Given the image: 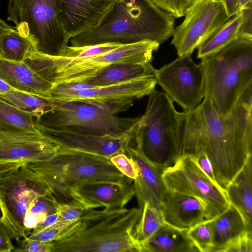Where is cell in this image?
I'll use <instances>...</instances> for the list:
<instances>
[{"label": "cell", "mask_w": 252, "mask_h": 252, "mask_svg": "<svg viewBox=\"0 0 252 252\" xmlns=\"http://www.w3.org/2000/svg\"><path fill=\"white\" fill-rule=\"evenodd\" d=\"M199 106L204 118L202 150L217 184L225 190L252 156V86L228 116L220 115L206 97Z\"/></svg>", "instance_id": "1"}, {"label": "cell", "mask_w": 252, "mask_h": 252, "mask_svg": "<svg viewBox=\"0 0 252 252\" xmlns=\"http://www.w3.org/2000/svg\"><path fill=\"white\" fill-rule=\"evenodd\" d=\"M175 18L149 0H118L96 26L69 42L75 47L144 40L161 44L172 36Z\"/></svg>", "instance_id": "2"}, {"label": "cell", "mask_w": 252, "mask_h": 252, "mask_svg": "<svg viewBox=\"0 0 252 252\" xmlns=\"http://www.w3.org/2000/svg\"><path fill=\"white\" fill-rule=\"evenodd\" d=\"M139 208L87 209L59 239L52 252H143L133 235Z\"/></svg>", "instance_id": "3"}, {"label": "cell", "mask_w": 252, "mask_h": 252, "mask_svg": "<svg viewBox=\"0 0 252 252\" xmlns=\"http://www.w3.org/2000/svg\"><path fill=\"white\" fill-rule=\"evenodd\" d=\"M200 63L205 74V97L220 115L228 116L252 86V40L237 38Z\"/></svg>", "instance_id": "4"}, {"label": "cell", "mask_w": 252, "mask_h": 252, "mask_svg": "<svg viewBox=\"0 0 252 252\" xmlns=\"http://www.w3.org/2000/svg\"><path fill=\"white\" fill-rule=\"evenodd\" d=\"M159 44L144 40L122 45L110 51L91 57L70 58L33 51L24 62L40 76L53 84L82 82L102 69L118 63H151Z\"/></svg>", "instance_id": "5"}, {"label": "cell", "mask_w": 252, "mask_h": 252, "mask_svg": "<svg viewBox=\"0 0 252 252\" xmlns=\"http://www.w3.org/2000/svg\"><path fill=\"white\" fill-rule=\"evenodd\" d=\"M26 164L48 184L59 202H66L68 191L83 183L127 180L109 158L60 148L47 159Z\"/></svg>", "instance_id": "6"}, {"label": "cell", "mask_w": 252, "mask_h": 252, "mask_svg": "<svg viewBox=\"0 0 252 252\" xmlns=\"http://www.w3.org/2000/svg\"><path fill=\"white\" fill-rule=\"evenodd\" d=\"M149 95L145 113L139 117L134 139L148 159L162 172L178 158V111L165 92L155 90Z\"/></svg>", "instance_id": "7"}, {"label": "cell", "mask_w": 252, "mask_h": 252, "mask_svg": "<svg viewBox=\"0 0 252 252\" xmlns=\"http://www.w3.org/2000/svg\"><path fill=\"white\" fill-rule=\"evenodd\" d=\"M8 18L45 54L61 56L68 46L61 18L60 0H9Z\"/></svg>", "instance_id": "8"}, {"label": "cell", "mask_w": 252, "mask_h": 252, "mask_svg": "<svg viewBox=\"0 0 252 252\" xmlns=\"http://www.w3.org/2000/svg\"><path fill=\"white\" fill-rule=\"evenodd\" d=\"M47 100L53 109L36 119V123L50 128L119 136L125 133L139 120V117H120L111 111L84 102Z\"/></svg>", "instance_id": "9"}, {"label": "cell", "mask_w": 252, "mask_h": 252, "mask_svg": "<svg viewBox=\"0 0 252 252\" xmlns=\"http://www.w3.org/2000/svg\"><path fill=\"white\" fill-rule=\"evenodd\" d=\"M52 193L48 184L25 163L0 173L2 221L12 239L27 237L23 224L26 211L35 198Z\"/></svg>", "instance_id": "10"}, {"label": "cell", "mask_w": 252, "mask_h": 252, "mask_svg": "<svg viewBox=\"0 0 252 252\" xmlns=\"http://www.w3.org/2000/svg\"><path fill=\"white\" fill-rule=\"evenodd\" d=\"M161 177L167 189L203 202L206 220L214 219L230 205L225 191L209 178L193 156H181L172 166L162 171Z\"/></svg>", "instance_id": "11"}, {"label": "cell", "mask_w": 252, "mask_h": 252, "mask_svg": "<svg viewBox=\"0 0 252 252\" xmlns=\"http://www.w3.org/2000/svg\"><path fill=\"white\" fill-rule=\"evenodd\" d=\"M155 78L164 92L184 111L198 107L205 97V74L191 55L180 56L156 69Z\"/></svg>", "instance_id": "12"}, {"label": "cell", "mask_w": 252, "mask_h": 252, "mask_svg": "<svg viewBox=\"0 0 252 252\" xmlns=\"http://www.w3.org/2000/svg\"><path fill=\"white\" fill-rule=\"evenodd\" d=\"M184 16L171 41L179 57L191 55L230 19L220 0H196Z\"/></svg>", "instance_id": "13"}, {"label": "cell", "mask_w": 252, "mask_h": 252, "mask_svg": "<svg viewBox=\"0 0 252 252\" xmlns=\"http://www.w3.org/2000/svg\"><path fill=\"white\" fill-rule=\"evenodd\" d=\"M157 84L155 76H145L115 84L84 88L57 100L84 102L117 114L127 110L135 100L150 94Z\"/></svg>", "instance_id": "14"}, {"label": "cell", "mask_w": 252, "mask_h": 252, "mask_svg": "<svg viewBox=\"0 0 252 252\" xmlns=\"http://www.w3.org/2000/svg\"><path fill=\"white\" fill-rule=\"evenodd\" d=\"M137 124L119 136L81 133L37 126L40 132L60 149L110 159L117 154L126 153V149L134 138Z\"/></svg>", "instance_id": "15"}, {"label": "cell", "mask_w": 252, "mask_h": 252, "mask_svg": "<svg viewBox=\"0 0 252 252\" xmlns=\"http://www.w3.org/2000/svg\"><path fill=\"white\" fill-rule=\"evenodd\" d=\"M123 182L94 181L83 183L68 192L66 202L77 203L86 209L104 207L107 210L125 208L135 195L133 185Z\"/></svg>", "instance_id": "16"}, {"label": "cell", "mask_w": 252, "mask_h": 252, "mask_svg": "<svg viewBox=\"0 0 252 252\" xmlns=\"http://www.w3.org/2000/svg\"><path fill=\"white\" fill-rule=\"evenodd\" d=\"M59 147L41 132L20 133L0 131V161L44 160L54 155Z\"/></svg>", "instance_id": "17"}, {"label": "cell", "mask_w": 252, "mask_h": 252, "mask_svg": "<svg viewBox=\"0 0 252 252\" xmlns=\"http://www.w3.org/2000/svg\"><path fill=\"white\" fill-rule=\"evenodd\" d=\"M118 0H60L61 20L69 39L96 26Z\"/></svg>", "instance_id": "18"}, {"label": "cell", "mask_w": 252, "mask_h": 252, "mask_svg": "<svg viewBox=\"0 0 252 252\" xmlns=\"http://www.w3.org/2000/svg\"><path fill=\"white\" fill-rule=\"evenodd\" d=\"M165 222L188 230L206 220V206L200 199L166 189L161 200Z\"/></svg>", "instance_id": "19"}, {"label": "cell", "mask_w": 252, "mask_h": 252, "mask_svg": "<svg viewBox=\"0 0 252 252\" xmlns=\"http://www.w3.org/2000/svg\"><path fill=\"white\" fill-rule=\"evenodd\" d=\"M0 78L13 89L47 99L53 86L33 71L25 62L0 57Z\"/></svg>", "instance_id": "20"}, {"label": "cell", "mask_w": 252, "mask_h": 252, "mask_svg": "<svg viewBox=\"0 0 252 252\" xmlns=\"http://www.w3.org/2000/svg\"><path fill=\"white\" fill-rule=\"evenodd\" d=\"M204 118L200 107L178 112L176 140L178 158L183 155L194 157L202 151Z\"/></svg>", "instance_id": "21"}, {"label": "cell", "mask_w": 252, "mask_h": 252, "mask_svg": "<svg viewBox=\"0 0 252 252\" xmlns=\"http://www.w3.org/2000/svg\"><path fill=\"white\" fill-rule=\"evenodd\" d=\"M252 169L251 156L225 189L229 203L240 212L250 231L252 228Z\"/></svg>", "instance_id": "22"}, {"label": "cell", "mask_w": 252, "mask_h": 252, "mask_svg": "<svg viewBox=\"0 0 252 252\" xmlns=\"http://www.w3.org/2000/svg\"><path fill=\"white\" fill-rule=\"evenodd\" d=\"M187 230L164 222L141 244L143 252H199L188 236Z\"/></svg>", "instance_id": "23"}, {"label": "cell", "mask_w": 252, "mask_h": 252, "mask_svg": "<svg viewBox=\"0 0 252 252\" xmlns=\"http://www.w3.org/2000/svg\"><path fill=\"white\" fill-rule=\"evenodd\" d=\"M156 69L151 63H118L109 65L82 81L93 86H103L145 76L155 77Z\"/></svg>", "instance_id": "24"}, {"label": "cell", "mask_w": 252, "mask_h": 252, "mask_svg": "<svg viewBox=\"0 0 252 252\" xmlns=\"http://www.w3.org/2000/svg\"><path fill=\"white\" fill-rule=\"evenodd\" d=\"M211 223L213 244L212 252H220L232 239L249 230L240 212L230 203L224 212L212 219Z\"/></svg>", "instance_id": "25"}, {"label": "cell", "mask_w": 252, "mask_h": 252, "mask_svg": "<svg viewBox=\"0 0 252 252\" xmlns=\"http://www.w3.org/2000/svg\"><path fill=\"white\" fill-rule=\"evenodd\" d=\"M0 131L20 133H40L35 118L0 98Z\"/></svg>", "instance_id": "26"}, {"label": "cell", "mask_w": 252, "mask_h": 252, "mask_svg": "<svg viewBox=\"0 0 252 252\" xmlns=\"http://www.w3.org/2000/svg\"><path fill=\"white\" fill-rule=\"evenodd\" d=\"M36 49L34 42L14 27L0 34V57L2 58L24 62Z\"/></svg>", "instance_id": "27"}, {"label": "cell", "mask_w": 252, "mask_h": 252, "mask_svg": "<svg viewBox=\"0 0 252 252\" xmlns=\"http://www.w3.org/2000/svg\"><path fill=\"white\" fill-rule=\"evenodd\" d=\"M126 154L135 163L138 176L160 200L166 189L161 177L162 172L148 159L136 144L134 147L129 145Z\"/></svg>", "instance_id": "28"}, {"label": "cell", "mask_w": 252, "mask_h": 252, "mask_svg": "<svg viewBox=\"0 0 252 252\" xmlns=\"http://www.w3.org/2000/svg\"><path fill=\"white\" fill-rule=\"evenodd\" d=\"M240 20L239 11L197 48V58L202 59L210 56L237 39Z\"/></svg>", "instance_id": "29"}, {"label": "cell", "mask_w": 252, "mask_h": 252, "mask_svg": "<svg viewBox=\"0 0 252 252\" xmlns=\"http://www.w3.org/2000/svg\"><path fill=\"white\" fill-rule=\"evenodd\" d=\"M140 215L134 230L133 235L140 243L149 239L164 222L161 206L137 199Z\"/></svg>", "instance_id": "30"}, {"label": "cell", "mask_w": 252, "mask_h": 252, "mask_svg": "<svg viewBox=\"0 0 252 252\" xmlns=\"http://www.w3.org/2000/svg\"><path fill=\"white\" fill-rule=\"evenodd\" d=\"M0 98L18 109L32 115L35 120L53 109L48 100L15 89L0 94Z\"/></svg>", "instance_id": "31"}, {"label": "cell", "mask_w": 252, "mask_h": 252, "mask_svg": "<svg viewBox=\"0 0 252 252\" xmlns=\"http://www.w3.org/2000/svg\"><path fill=\"white\" fill-rule=\"evenodd\" d=\"M58 202L52 193L39 196L31 202L23 220L27 236L44 219L57 212Z\"/></svg>", "instance_id": "32"}, {"label": "cell", "mask_w": 252, "mask_h": 252, "mask_svg": "<svg viewBox=\"0 0 252 252\" xmlns=\"http://www.w3.org/2000/svg\"><path fill=\"white\" fill-rule=\"evenodd\" d=\"M211 220H205L189 229L187 234L199 252H212L213 247Z\"/></svg>", "instance_id": "33"}, {"label": "cell", "mask_w": 252, "mask_h": 252, "mask_svg": "<svg viewBox=\"0 0 252 252\" xmlns=\"http://www.w3.org/2000/svg\"><path fill=\"white\" fill-rule=\"evenodd\" d=\"M121 45H122L113 43H107L80 47L68 45L61 56L70 58L91 57L110 51Z\"/></svg>", "instance_id": "34"}, {"label": "cell", "mask_w": 252, "mask_h": 252, "mask_svg": "<svg viewBox=\"0 0 252 252\" xmlns=\"http://www.w3.org/2000/svg\"><path fill=\"white\" fill-rule=\"evenodd\" d=\"M87 209L74 202H59L57 208V213L60 217L59 222L66 223L76 222L81 218Z\"/></svg>", "instance_id": "35"}, {"label": "cell", "mask_w": 252, "mask_h": 252, "mask_svg": "<svg viewBox=\"0 0 252 252\" xmlns=\"http://www.w3.org/2000/svg\"><path fill=\"white\" fill-rule=\"evenodd\" d=\"M174 18L184 16L187 9L196 0H149Z\"/></svg>", "instance_id": "36"}, {"label": "cell", "mask_w": 252, "mask_h": 252, "mask_svg": "<svg viewBox=\"0 0 252 252\" xmlns=\"http://www.w3.org/2000/svg\"><path fill=\"white\" fill-rule=\"evenodd\" d=\"M74 222L66 223L58 221L35 233L30 234L28 237L43 242L54 241L61 238Z\"/></svg>", "instance_id": "37"}, {"label": "cell", "mask_w": 252, "mask_h": 252, "mask_svg": "<svg viewBox=\"0 0 252 252\" xmlns=\"http://www.w3.org/2000/svg\"><path fill=\"white\" fill-rule=\"evenodd\" d=\"M110 160L115 167L127 178L134 180L138 176L135 163L126 153L115 155L110 158Z\"/></svg>", "instance_id": "38"}, {"label": "cell", "mask_w": 252, "mask_h": 252, "mask_svg": "<svg viewBox=\"0 0 252 252\" xmlns=\"http://www.w3.org/2000/svg\"><path fill=\"white\" fill-rule=\"evenodd\" d=\"M252 231L246 230L227 243L220 252H252Z\"/></svg>", "instance_id": "39"}, {"label": "cell", "mask_w": 252, "mask_h": 252, "mask_svg": "<svg viewBox=\"0 0 252 252\" xmlns=\"http://www.w3.org/2000/svg\"><path fill=\"white\" fill-rule=\"evenodd\" d=\"M241 20L238 38L252 40V0L240 9Z\"/></svg>", "instance_id": "40"}, {"label": "cell", "mask_w": 252, "mask_h": 252, "mask_svg": "<svg viewBox=\"0 0 252 252\" xmlns=\"http://www.w3.org/2000/svg\"><path fill=\"white\" fill-rule=\"evenodd\" d=\"M22 242V248L14 249V252H52V242H43L29 238H24Z\"/></svg>", "instance_id": "41"}, {"label": "cell", "mask_w": 252, "mask_h": 252, "mask_svg": "<svg viewBox=\"0 0 252 252\" xmlns=\"http://www.w3.org/2000/svg\"><path fill=\"white\" fill-rule=\"evenodd\" d=\"M8 231L0 218V252H12L14 247Z\"/></svg>", "instance_id": "42"}, {"label": "cell", "mask_w": 252, "mask_h": 252, "mask_svg": "<svg viewBox=\"0 0 252 252\" xmlns=\"http://www.w3.org/2000/svg\"><path fill=\"white\" fill-rule=\"evenodd\" d=\"M195 158L201 169L213 182L217 184L214 177L211 162L206 153L202 151Z\"/></svg>", "instance_id": "43"}, {"label": "cell", "mask_w": 252, "mask_h": 252, "mask_svg": "<svg viewBox=\"0 0 252 252\" xmlns=\"http://www.w3.org/2000/svg\"><path fill=\"white\" fill-rule=\"evenodd\" d=\"M60 217L57 212L48 216L36 226L30 234L35 233L57 223L60 220Z\"/></svg>", "instance_id": "44"}, {"label": "cell", "mask_w": 252, "mask_h": 252, "mask_svg": "<svg viewBox=\"0 0 252 252\" xmlns=\"http://www.w3.org/2000/svg\"><path fill=\"white\" fill-rule=\"evenodd\" d=\"M223 3L229 18L235 15L240 9L238 0H220Z\"/></svg>", "instance_id": "45"}, {"label": "cell", "mask_w": 252, "mask_h": 252, "mask_svg": "<svg viewBox=\"0 0 252 252\" xmlns=\"http://www.w3.org/2000/svg\"><path fill=\"white\" fill-rule=\"evenodd\" d=\"M25 163L23 161H0V173L18 168Z\"/></svg>", "instance_id": "46"}, {"label": "cell", "mask_w": 252, "mask_h": 252, "mask_svg": "<svg viewBox=\"0 0 252 252\" xmlns=\"http://www.w3.org/2000/svg\"><path fill=\"white\" fill-rule=\"evenodd\" d=\"M13 89V88L0 78V94H4Z\"/></svg>", "instance_id": "47"}, {"label": "cell", "mask_w": 252, "mask_h": 252, "mask_svg": "<svg viewBox=\"0 0 252 252\" xmlns=\"http://www.w3.org/2000/svg\"><path fill=\"white\" fill-rule=\"evenodd\" d=\"M12 27L7 25L0 18V34L6 30L11 28Z\"/></svg>", "instance_id": "48"}, {"label": "cell", "mask_w": 252, "mask_h": 252, "mask_svg": "<svg viewBox=\"0 0 252 252\" xmlns=\"http://www.w3.org/2000/svg\"><path fill=\"white\" fill-rule=\"evenodd\" d=\"M241 9L245 6L249 1L252 0H238Z\"/></svg>", "instance_id": "49"}]
</instances>
